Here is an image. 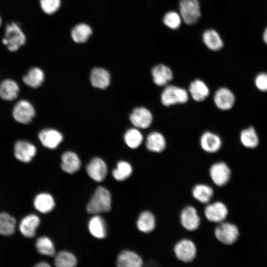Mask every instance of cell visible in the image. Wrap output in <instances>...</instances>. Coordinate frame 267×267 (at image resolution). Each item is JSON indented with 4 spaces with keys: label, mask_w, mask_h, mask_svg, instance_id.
I'll return each mask as SVG.
<instances>
[{
    "label": "cell",
    "mask_w": 267,
    "mask_h": 267,
    "mask_svg": "<svg viewBox=\"0 0 267 267\" xmlns=\"http://www.w3.org/2000/svg\"><path fill=\"white\" fill-rule=\"evenodd\" d=\"M39 138L42 144L49 149L56 148L63 140L62 134L51 129L41 131L39 134Z\"/></svg>",
    "instance_id": "obj_17"
},
{
    "label": "cell",
    "mask_w": 267,
    "mask_h": 267,
    "mask_svg": "<svg viewBox=\"0 0 267 267\" xmlns=\"http://www.w3.org/2000/svg\"><path fill=\"white\" fill-rule=\"evenodd\" d=\"M189 91L193 99L197 102L204 100L210 93L207 85L199 79H196L190 83Z\"/></svg>",
    "instance_id": "obj_23"
},
{
    "label": "cell",
    "mask_w": 267,
    "mask_h": 267,
    "mask_svg": "<svg viewBox=\"0 0 267 267\" xmlns=\"http://www.w3.org/2000/svg\"><path fill=\"white\" fill-rule=\"evenodd\" d=\"M36 267H49L50 266L49 265H48V263L43 262L38 263L37 265H36Z\"/></svg>",
    "instance_id": "obj_41"
},
{
    "label": "cell",
    "mask_w": 267,
    "mask_h": 267,
    "mask_svg": "<svg viewBox=\"0 0 267 267\" xmlns=\"http://www.w3.org/2000/svg\"><path fill=\"white\" fill-rule=\"evenodd\" d=\"M214 232L216 237L220 242L228 245L234 243L239 236L237 227L229 222H220Z\"/></svg>",
    "instance_id": "obj_5"
},
{
    "label": "cell",
    "mask_w": 267,
    "mask_h": 267,
    "mask_svg": "<svg viewBox=\"0 0 267 267\" xmlns=\"http://www.w3.org/2000/svg\"><path fill=\"white\" fill-rule=\"evenodd\" d=\"M90 80L92 85L97 88L105 89L110 83V75L105 69L96 67L92 69L90 73Z\"/></svg>",
    "instance_id": "obj_19"
},
{
    "label": "cell",
    "mask_w": 267,
    "mask_h": 267,
    "mask_svg": "<svg viewBox=\"0 0 267 267\" xmlns=\"http://www.w3.org/2000/svg\"><path fill=\"white\" fill-rule=\"evenodd\" d=\"M86 170L89 176L98 182L104 180L107 173L105 163L98 157L91 160L86 167Z\"/></svg>",
    "instance_id": "obj_15"
},
{
    "label": "cell",
    "mask_w": 267,
    "mask_h": 267,
    "mask_svg": "<svg viewBox=\"0 0 267 267\" xmlns=\"http://www.w3.org/2000/svg\"><path fill=\"white\" fill-rule=\"evenodd\" d=\"M44 78V72L39 68H31L28 73L23 77V82L28 86L33 88L40 87Z\"/></svg>",
    "instance_id": "obj_30"
},
{
    "label": "cell",
    "mask_w": 267,
    "mask_h": 267,
    "mask_svg": "<svg viewBox=\"0 0 267 267\" xmlns=\"http://www.w3.org/2000/svg\"><path fill=\"white\" fill-rule=\"evenodd\" d=\"M93 33L92 27L89 24L80 22L74 25L70 30L72 40L77 44L87 43Z\"/></svg>",
    "instance_id": "obj_12"
},
{
    "label": "cell",
    "mask_w": 267,
    "mask_h": 267,
    "mask_svg": "<svg viewBox=\"0 0 267 267\" xmlns=\"http://www.w3.org/2000/svg\"><path fill=\"white\" fill-rule=\"evenodd\" d=\"M12 115L17 122L24 124L30 123L35 115V111L33 105L28 101L21 100L14 106Z\"/></svg>",
    "instance_id": "obj_6"
},
{
    "label": "cell",
    "mask_w": 267,
    "mask_h": 267,
    "mask_svg": "<svg viewBox=\"0 0 267 267\" xmlns=\"http://www.w3.org/2000/svg\"><path fill=\"white\" fill-rule=\"evenodd\" d=\"M35 208L42 213L50 212L55 206V202L51 195L47 193H41L36 196L34 201Z\"/></svg>",
    "instance_id": "obj_27"
},
{
    "label": "cell",
    "mask_w": 267,
    "mask_h": 267,
    "mask_svg": "<svg viewBox=\"0 0 267 267\" xmlns=\"http://www.w3.org/2000/svg\"><path fill=\"white\" fill-rule=\"evenodd\" d=\"M1 24V18L0 17V26Z\"/></svg>",
    "instance_id": "obj_43"
},
{
    "label": "cell",
    "mask_w": 267,
    "mask_h": 267,
    "mask_svg": "<svg viewBox=\"0 0 267 267\" xmlns=\"http://www.w3.org/2000/svg\"><path fill=\"white\" fill-rule=\"evenodd\" d=\"M36 247L41 254L52 256L55 253V249L51 240L47 237H41L37 239Z\"/></svg>",
    "instance_id": "obj_37"
},
{
    "label": "cell",
    "mask_w": 267,
    "mask_h": 267,
    "mask_svg": "<svg viewBox=\"0 0 267 267\" xmlns=\"http://www.w3.org/2000/svg\"><path fill=\"white\" fill-rule=\"evenodd\" d=\"M89 229L95 237L102 239L106 236V223L102 218L99 216L93 217L89 222Z\"/></svg>",
    "instance_id": "obj_29"
},
{
    "label": "cell",
    "mask_w": 267,
    "mask_h": 267,
    "mask_svg": "<svg viewBox=\"0 0 267 267\" xmlns=\"http://www.w3.org/2000/svg\"><path fill=\"white\" fill-rule=\"evenodd\" d=\"M174 252L179 260L188 263L195 259L197 250L195 244L191 240L183 239L179 241L175 245Z\"/></svg>",
    "instance_id": "obj_7"
},
{
    "label": "cell",
    "mask_w": 267,
    "mask_h": 267,
    "mask_svg": "<svg viewBox=\"0 0 267 267\" xmlns=\"http://www.w3.org/2000/svg\"><path fill=\"white\" fill-rule=\"evenodd\" d=\"M161 101L165 106L185 103L188 100L187 91L183 88L174 85L167 86L161 94Z\"/></svg>",
    "instance_id": "obj_3"
},
{
    "label": "cell",
    "mask_w": 267,
    "mask_h": 267,
    "mask_svg": "<svg viewBox=\"0 0 267 267\" xmlns=\"http://www.w3.org/2000/svg\"><path fill=\"white\" fill-rule=\"evenodd\" d=\"M164 24L170 29L177 30L181 23V17L177 12L173 11L166 13L163 17Z\"/></svg>",
    "instance_id": "obj_39"
},
{
    "label": "cell",
    "mask_w": 267,
    "mask_h": 267,
    "mask_svg": "<svg viewBox=\"0 0 267 267\" xmlns=\"http://www.w3.org/2000/svg\"><path fill=\"white\" fill-rule=\"evenodd\" d=\"M214 101L217 108L226 111L232 108L235 101V98L229 89L222 87L218 89L215 92Z\"/></svg>",
    "instance_id": "obj_10"
},
{
    "label": "cell",
    "mask_w": 267,
    "mask_h": 267,
    "mask_svg": "<svg viewBox=\"0 0 267 267\" xmlns=\"http://www.w3.org/2000/svg\"><path fill=\"white\" fill-rule=\"evenodd\" d=\"M155 224L154 216L148 211L142 212L136 222L138 230L144 233H149L153 231L155 228Z\"/></svg>",
    "instance_id": "obj_28"
},
{
    "label": "cell",
    "mask_w": 267,
    "mask_h": 267,
    "mask_svg": "<svg viewBox=\"0 0 267 267\" xmlns=\"http://www.w3.org/2000/svg\"><path fill=\"white\" fill-rule=\"evenodd\" d=\"M116 264L119 267H140L142 265L143 262L135 253L124 250L118 255Z\"/></svg>",
    "instance_id": "obj_21"
},
{
    "label": "cell",
    "mask_w": 267,
    "mask_h": 267,
    "mask_svg": "<svg viewBox=\"0 0 267 267\" xmlns=\"http://www.w3.org/2000/svg\"><path fill=\"white\" fill-rule=\"evenodd\" d=\"M40 223V218L35 215L26 216L21 221L19 230L24 236L31 238L35 236L36 230Z\"/></svg>",
    "instance_id": "obj_20"
},
{
    "label": "cell",
    "mask_w": 267,
    "mask_h": 267,
    "mask_svg": "<svg viewBox=\"0 0 267 267\" xmlns=\"http://www.w3.org/2000/svg\"><path fill=\"white\" fill-rule=\"evenodd\" d=\"M15 219L5 213H0V234L10 235L15 229Z\"/></svg>",
    "instance_id": "obj_33"
},
{
    "label": "cell",
    "mask_w": 267,
    "mask_h": 267,
    "mask_svg": "<svg viewBox=\"0 0 267 267\" xmlns=\"http://www.w3.org/2000/svg\"><path fill=\"white\" fill-rule=\"evenodd\" d=\"M255 85L259 90L267 91V73L262 72L258 74L255 79Z\"/></svg>",
    "instance_id": "obj_40"
},
{
    "label": "cell",
    "mask_w": 267,
    "mask_h": 267,
    "mask_svg": "<svg viewBox=\"0 0 267 267\" xmlns=\"http://www.w3.org/2000/svg\"><path fill=\"white\" fill-rule=\"evenodd\" d=\"M77 261L75 256L70 252L63 251L59 252L54 260V265L57 267H73Z\"/></svg>",
    "instance_id": "obj_34"
},
{
    "label": "cell",
    "mask_w": 267,
    "mask_h": 267,
    "mask_svg": "<svg viewBox=\"0 0 267 267\" xmlns=\"http://www.w3.org/2000/svg\"><path fill=\"white\" fill-rule=\"evenodd\" d=\"M209 173L213 182L219 186L225 185L231 176L230 168L226 164L222 162L213 164L210 167Z\"/></svg>",
    "instance_id": "obj_8"
},
{
    "label": "cell",
    "mask_w": 267,
    "mask_h": 267,
    "mask_svg": "<svg viewBox=\"0 0 267 267\" xmlns=\"http://www.w3.org/2000/svg\"><path fill=\"white\" fill-rule=\"evenodd\" d=\"M166 146V141L161 133L153 132L148 135L146 141V147L150 151L160 153L165 149Z\"/></svg>",
    "instance_id": "obj_24"
},
{
    "label": "cell",
    "mask_w": 267,
    "mask_h": 267,
    "mask_svg": "<svg viewBox=\"0 0 267 267\" xmlns=\"http://www.w3.org/2000/svg\"><path fill=\"white\" fill-rule=\"evenodd\" d=\"M132 173L131 165L126 161H120L117 167L112 172L114 178L118 181H123L129 178Z\"/></svg>",
    "instance_id": "obj_35"
},
{
    "label": "cell",
    "mask_w": 267,
    "mask_h": 267,
    "mask_svg": "<svg viewBox=\"0 0 267 267\" xmlns=\"http://www.w3.org/2000/svg\"><path fill=\"white\" fill-rule=\"evenodd\" d=\"M179 9L181 18L188 25L195 24L201 16L200 6L198 0H180Z\"/></svg>",
    "instance_id": "obj_4"
},
{
    "label": "cell",
    "mask_w": 267,
    "mask_h": 267,
    "mask_svg": "<svg viewBox=\"0 0 267 267\" xmlns=\"http://www.w3.org/2000/svg\"><path fill=\"white\" fill-rule=\"evenodd\" d=\"M180 221L182 226L189 231L197 229L200 224V218L197 210L190 206L182 210L180 215Z\"/></svg>",
    "instance_id": "obj_11"
},
{
    "label": "cell",
    "mask_w": 267,
    "mask_h": 267,
    "mask_svg": "<svg viewBox=\"0 0 267 267\" xmlns=\"http://www.w3.org/2000/svg\"><path fill=\"white\" fill-rule=\"evenodd\" d=\"M228 209L224 204L216 202L206 206L204 214L207 219L211 222H222L228 215Z\"/></svg>",
    "instance_id": "obj_9"
},
{
    "label": "cell",
    "mask_w": 267,
    "mask_h": 267,
    "mask_svg": "<svg viewBox=\"0 0 267 267\" xmlns=\"http://www.w3.org/2000/svg\"><path fill=\"white\" fill-rule=\"evenodd\" d=\"M202 40L206 46L213 51L219 50L223 46L221 37L214 29L206 30L203 34Z\"/></svg>",
    "instance_id": "obj_26"
},
{
    "label": "cell",
    "mask_w": 267,
    "mask_h": 267,
    "mask_svg": "<svg viewBox=\"0 0 267 267\" xmlns=\"http://www.w3.org/2000/svg\"><path fill=\"white\" fill-rule=\"evenodd\" d=\"M3 44L10 51L17 50L26 42V37L20 27L12 22L6 25Z\"/></svg>",
    "instance_id": "obj_2"
},
{
    "label": "cell",
    "mask_w": 267,
    "mask_h": 267,
    "mask_svg": "<svg viewBox=\"0 0 267 267\" xmlns=\"http://www.w3.org/2000/svg\"><path fill=\"white\" fill-rule=\"evenodd\" d=\"M111 197L109 191L103 187L99 186L88 203V212L91 214H98L110 210Z\"/></svg>",
    "instance_id": "obj_1"
},
{
    "label": "cell",
    "mask_w": 267,
    "mask_h": 267,
    "mask_svg": "<svg viewBox=\"0 0 267 267\" xmlns=\"http://www.w3.org/2000/svg\"><path fill=\"white\" fill-rule=\"evenodd\" d=\"M37 152L36 147L32 143L19 140L17 141L14 146V154L18 160L28 163L35 156Z\"/></svg>",
    "instance_id": "obj_13"
},
{
    "label": "cell",
    "mask_w": 267,
    "mask_h": 267,
    "mask_svg": "<svg viewBox=\"0 0 267 267\" xmlns=\"http://www.w3.org/2000/svg\"><path fill=\"white\" fill-rule=\"evenodd\" d=\"M264 42L267 44V27L266 28L263 35Z\"/></svg>",
    "instance_id": "obj_42"
},
{
    "label": "cell",
    "mask_w": 267,
    "mask_h": 267,
    "mask_svg": "<svg viewBox=\"0 0 267 267\" xmlns=\"http://www.w3.org/2000/svg\"><path fill=\"white\" fill-rule=\"evenodd\" d=\"M151 75L154 83L160 87L167 85L173 78L171 69L162 64L156 65L152 68Z\"/></svg>",
    "instance_id": "obj_16"
},
{
    "label": "cell",
    "mask_w": 267,
    "mask_h": 267,
    "mask_svg": "<svg viewBox=\"0 0 267 267\" xmlns=\"http://www.w3.org/2000/svg\"><path fill=\"white\" fill-rule=\"evenodd\" d=\"M130 119L135 127L146 129L151 125L153 116L151 112L146 108L137 107L131 114Z\"/></svg>",
    "instance_id": "obj_14"
},
{
    "label": "cell",
    "mask_w": 267,
    "mask_h": 267,
    "mask_svg": "<svg viewBox=\"0 0 267 267\" xmlns=\"http://www.w3.org/2000/svg\"><path fill=\"white\" fill-rule=\"evenodd\" d=\"M124 140L127 145L132 148H137L142 143L143 136L136 129L128 130L124 135Z\"/></svg>",
    "instance_id": "obj_36"
},
{
    "label": "cell",
    "mask_w": 267,
    "mask_h": 267,
    "mask_svg": "<svg viewBox=\"0 0 267 267\" xmlns=\"http://www.w3.org/2000/svg\"><path fill=\"white\" fill-rule=\"evenodd\" d=\"M40 4L42 11L45 14L52 15L60 9L62 0H40Z\"/></svg>",
    "instance_id": "obj_38"
},
{
    "label": "cell",
    "mask_w": 267,
    "mask_h": 267,
    "mask_svg": "<svg viewBox=\"0 0 267 267\" xmlns=\"http://www.w3.org/2000/svg\"><path fill=\"white\" fill-rule=\"evenodd\" d=\"M61 167L65 172L72 174L80 168L81 162L76 153L71 151L64 153L61 157Z\"/></svg>",
    "instance_id": "obj_22"
},
{
    "label": "cell",
    "mask_w": 267,
    "mask_h": 267,
    "mask_svg": "<svg viewBox=\"0 0 267 267\" xmlns=\"http://www.w3.org/2000/svg\"><path fill=\"white\" fill-rule=\"evenodd\" d=\"M193 197L203 204L208 203L214 195V191L211 187L204 184L195 185L192 190Z\"/></svg>",
    "instance_id": "obj_32"
},
{
    "label": "cell",
    "mask_w": 267,
    "mask_h": 267,
    "mask_svg": "<svg viewBox=\"0 0 267 267\" xmlns=\"http://www.w3.org/2000/svg\"><path fill=\"white\" fill-rule=\"evenodd\" d=\"M242 144L248 148H256L259 144V138L253 127H249L243 130L240 134Z\"/></svg>",
    "instance_id": "obj_31"
},
{
    "label": "cell",
    "mask_w": 267,
    "mask_h": 267,
    "mask_svg": "<svg viewBox=\"0 0 267 267\" xmlns=\"http://www.w3.org/2000/svg\"><path fill=\"white\" fill-rule=\"evenodd\" d=\"M19 91L18 85L13 80L6 79L0 84V97L3 100L10 101L15 99Z\"/></svg>",
    "instance_id": "obj_25"
},
{
    "label": "cell",
    "mask_w": 267,
    "mask_h": 267,
    "mask_svg": "<svg viewBox=\"0 0 267 267\" xmlns=\"http://www.w3.org/2000/svg\"><path fill=\"white\" fill-rule=\"evenodd\" d=\"M200 144L202 149L208 153H215L221 148L222 142L217 134L206 132L203 133L200 139Z\"/></svg>",
    "instance_id": "obj_18"
}]
</instances>
